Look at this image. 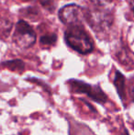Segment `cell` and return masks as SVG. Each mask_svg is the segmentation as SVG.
Listing matches in <instances>:
<instances>
[{"mask_svg":"<svg viewBox=\"0 0 134 135\" xmlns=\"http://www.w3.org/2000/svg\"><path fill=\"white\" fill-rule=\"evenodd\" d=\"M67 84L73 93L85 94L92 100L99 104H105L108 101L107 96L104 93L98 85H90L84 81L76 80V79H70L69 81H67Z\"/></svg>","mask_w":134,"mask_h":135,"instance_id":"2","label":"cell"},{"mask_svg":"<svg viewBox=\"0 0 134 135\" xmlns=\"http://www.w3.org/2000/svg\"><path fill=\"white\" fill-rule=\"evenodd\" d=\"M25 1H29V0H25Z\"/></svg>","mask_w":134,"mask_h":135,"instance_id":"13","label":"cell"},{"mask_svg":"<svg viewBox=\"0 0 134 135\" xmlns=\"http://www.w3.org/2000/svg\"><path fill=\"white\" fill-rule=\"evenodd\" d=\"M84 16L83 8L75 4L64 6L59 11L60 20L67 25H81Z\"/></svg>","mask_w":134,"mask_h":135,"instance_id":"4","label":"cell"},{"mask_svg":"<svg viewBox=\"0 0 134 135\" xmlns=\"http://www.w3.org/2000/svg\"><path fill=\"white\" fill-rule=\"evenodd\" d=\"M88 21L94 30H103L107 28V25L110 24V18L107 13L103 12H95L90 13L88 15Z\"/></svg>","mask_w":134,"mask_h":135,"instance_id":"5","label":"cell"},{"mask_svg":"<svg viewBox=\"0 0 134 135\" xmlns=\"http://www.w3.org/2000/svg\"><path fill=\"white\" fill-rule=\"evenodd\" d=\"M56 41H57V36L54 33L51 34H45V35L41 36V44L46 45V46H52L55 44Z\"/></svg>","mask_w":134,"mask_h":135,"instance_id":"8","label":"cell"},{"mask_svg":"<svg viewBox=\"0 0 134 135\" xmlns=\"http://www.w3.org/2000/svg\"><path fill=\"white\" fill-rule=\"evenodd\" d=\"M2 65L5 66L6 68L11 70L13 72H18V73H21L23 72L24 68H25V64L19 59H17V60H12V61H7L2 64Z\"/></svg>","mask_w":134,"mask_h":135,"instance_id":"7","label":"cell"},{"mask_svg":"<svg viewBox=\"0 0 134 135\" xmlns=\"http://www.w3.org/2000/svg\"><path fill=\"white\" fill-rule=\"evenodd\" d=\"M130 93H131V97L132 98V99L134 101V83L131 85V88H130Z\"/></svg>","mask_w":134,"mask_h":135,"instance_id":"11","label":"cell"},{"mask_svg":"<svg viewBox=\"0 0 134 135\" xmlns=\"http://www.w3.org/2000/svg\"><path fill=\"white\" fill-rule=\"evenodd\" d=\"M39 2L44 8L52 11L55 7L57 0H39Z\"/></svg>","mask_w":134,"mask_h":135,"instance_id":"9","label":"cell"},{"mask_svg":"<svg viewBox=\"0 0 134 135\" xmlns=\"http://www.w3.org/2000/svg\"><path fill=\"white\" fill-rule=\"evenodd\" d=\"M131 6H132V10L134 12V0H132V2H131Z\"/></svg>","mask_w":134,"mask_h":135,"instance_id":"12","label":"cell"},{"mask_svg":"<svg viewBox=\"0 0 134 135\" xmlns=\"http://www.w3.org/2000/svg\"><path fill=\"white\" fill-rule=\"evenodd\" d=\"M113 83H114L120 99L122 100V102H124L126 100V80L124 75L120 72L116 71Z\"/></svg>","mask_w":134,"mask_h":135,"instance_id":"6","label":"cell"},{"mask_svg":"<svg viewBox=\"0 0 134 135\" xmlns=\"http://www.w3.org/2000/svg\"><path fill=\"white\" fill-rule=\"evenodd\" d=\"M15 43L21 48H29L36 41V33L33 28L24 20H19L17 23L13 36Z\"/></svg>","mask_w":134,"mask_h":135,"instance_id":"3","label":"cell"},{"mask_svg":"<svg viewBox=\"0 0 134 135\" xmlns=\"http://www.w3.org/2000/svg\"><path fill=\"white\" fill-rule=\"evenodd\" d=\"M91 1L98 7H106V6L112 3L114 0H91Z\"/></svg>","mask_w":134,"mask_h":135,"instance_id":"10","label":"cell"},{"mask_svg":"<svg viewBox=\"0 0 134 135\" xmlns=\"http://www.w3.org/2000/svg\"><path fill=\"white\" fill-rule=\"evenodd\" d=\"M67 45L81 54H87L94 49V43L81 25H71L64 34Z\"/></svg>","mask_w":134,"mask_h":135,"instance_id":"1","label":"cell"}]
</instances>
